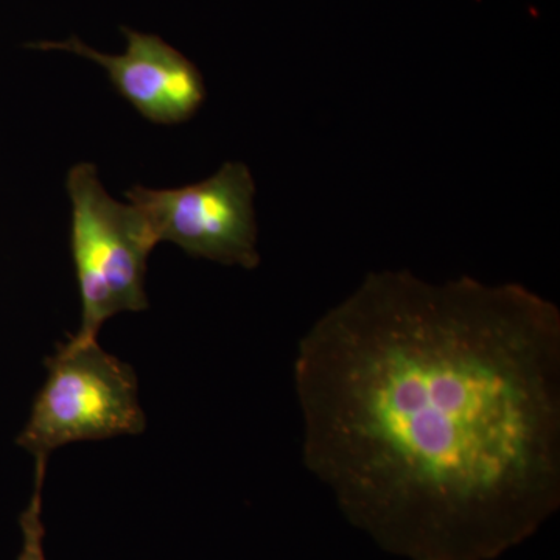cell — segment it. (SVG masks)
Masks as SVG:
<instances>
[{
	"instance_id": "3",
	"label": "cell",
	"mask_w": 560,
	"mask_h": 560,
	"mask_svg": "<svg viewBox=\"0 0 560 560\" xmlns=\"http://www.w3.org/2000/svg\"><path fill=\"white\" fill-rule=\"evenodd\" d=\"M66 190L72 202L70 250L81 300L77 335L97 338L113 316L149 308L147 264L158 241L135 206L110 197L91 162L70 168Z\"/></svg>"
},
{
	"instance_id": "4",
	"label": "cell",
	"mask_w": 560,
	"mask_h": 560,
	"mask_svg": "<svg viewBox=\"0 0 560 560\" xmlns=\"http://www.w3.org/2000/svg\"><path fill=\"white\" fill-rule=\"evenodd\" d=\"M125 197L142 213L158 243H175L191 257L228 267H259L256 183L243 162H224L215 175L190 186H135Z\"/></svg>"
},
{
	"instance_id": "6",
	"label": "cell",
	"mask_w": 560,
	"mask_h": 560,
	"mask_svg": "<svg viewBox=\"0 0 560 560\" xmlns=\"http://www.w3.org/2000/svg\"><path fill=\"white\" fill-rule=\"evenodd\" d=\"M46 467L47 464H36L35 490H33L31 503L20 517L22 548L18 560H46V552H44L46 529L43 523V486Z\"/></svg>"
},
{
	"instance_id": "2",
	"label": "cell",
	"mask_w": 560,
	"mask_h": 560,
	"mask_svg": "<svg viewBox=\"0 0 560 560\" xmlns=\"http://www.w3.org/2000/svg\"><path fill=\"white\" fill-rule=\"evenodd\" d=\"M47 377L16 444L38 464L62 445L136 436L147 427L130 364L73 335L46 361Z\"/></svg>"
},
{
	"instance_id": "1",
	"label": "cell",
	"mask_w": 560,
	"mask_h": 560,
	"mask_svg": "<svg viewBox=\"0 0 560 560\" xmlns=\"http://www.w3.org/2000/svg\"><path fill=\"white\" fill-rule=\"evenodd\" d=\"M304 464L411 560H492L560 503V312L518 283L370 272L294 363Z\"/></svg>"
},
{
	"instance_id": "5",
	"label": "cell",
	"mask_w": 560,
	"mask_h": 560,
	"mask_svg": "<svg viewBox=\"0 0 560 560\" xmlns=\"http://www.w3.org/2000/svg\"><path fill=\"white\" fill-rule=\"evenodd\" d=\"M127 49L102 54L77 36L32 44L39 50H60L88 58L108 72L114 90L131 103L140 116L158 125L190 120L206 101L200 69L158 35L124 27Z\"/></svg>"
}]
</instances>
